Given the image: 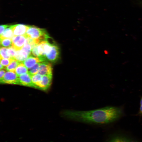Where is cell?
<instances>
[{"label":"cell","instance_id":"1","mask_svg":"<svg viewBox=\"0 0 142 142\" xmlns=\"http://www.w3.org/2000/svg\"><path fill=\"white\" fill-rule=\"evenodd\" d=\"M61 114L64 118L71 120L102 124L112 123L118 120L122 116L123 111L120 107L108 106L86 111L65 110Z\"/></svg>","mask_w":142,"mask_h":142},{"label":"cell","instance_id":"2","mask_svg":"<svg viewBox=\"0 0 142 142\" xmlns=\"http://www.w3.org/2000/svg\"><path fill=\"white\" fill-rule=\"evenodd\" d=\"M26 34L27 36L34 39L37 44L42 41L47 40L50 38L45 29L33 26H29Z\"/></svg>","mask_w":142,"mask_h":142},{"label":"cell","instance_id":"3","mask_svg":"<svg viewBox=\"0 0 142 142\" xmlns=\"http://www.w3.org/2000/svg\"><path fill=\"white\" fill-rule=\"evenodd\" d=\"M0 80L3 84H19L18 76L14 72L7 71Z\"/></svg>","mask_w":142,"mask_h":142},{"label":"cell","instance_id":"4","mask_svg":"<svg viewBox=\"0 0 142 142\" xmlns=\"http://www.w3.org/2000/svg\"><path fill=\"white\" fill-rule=\"evenodd\" d=\"M27 36H14L12 39V47L16 50H21L25 44Z\"/></svg>","mask_w":142,"mask_h":142},{"label":"cell","instance_id":"5","mask_svg":"<svg viewBox=\"0 0 142 142\" xmlns=\"http://www.w3.org/2000/svg\"><path fill=\"white\" fill-rule=\"evenodd\" d=\"M53 44L50 43L47 40L42 41L38 44V48L40 55L39 57L42 56L45 57V55L51 50Z\"/></svg>","mask_w":142,"mask_h":142},{"label":"cell","instance_id":"6","mask_svg":"<svg viewBox=\"0 0 142 142\" xmlns=\"http://www.w3.org/2000/svg\"><path fill=\"white\" fill-rule=\"evenodd\" d=\"M29 26L22 24L11 25L10 28L12 30L14 36L24 35L26 34Z\"/></svg>","mask_w":142,"mask_h":142},{"label":"cell","instance_id":"7","mask_svg":"<svg viewBox=\"0 0 142 142\" xmlns=\"http://www.w3.org/2000/svg\"><path fill=\"white\" fill-rule=\"evenodd\" d=\"M59 49L58 46L53 43L50 52L45 55L46 60L52 62L56 61L59 59Z\"/></svg>","mask_w":142,"mask_h":142},{"label":"cell","instance_id":"8","mask_svg":"<svg viewBox=\"0 0 142 142\" xmlns=\"http://www.w3.org/2000/svg\"><path fill=\"white\" fill-rule=\"evenodd\" d=\"M51 64L46 61L41 62L38 73L42 76L52 75Z\"/></svg>","mask_w":142,"mask_h":142},{"label":"cell","instance_id":"9","mask_svg":"<svg viewBox=\"0 0 142 142\" xmlns=\"http://www.w3.org/2000/svg\"><path fill=\"white\" fill-rule=\"evenodd\" d=\"M52 75L42 76V80L38 86L37 88L45 90L48 89L51 84Z\"/></svg>","mask_w":142,"mask_h":142},{"label":"cell","instance_id":"10","mask_svg":"<svg viewBox=\"0 0 142 142\" xmlns=\"http://www.w3.org/2000/svg\"><path fill=\"white\" fill-rule=\"evenodd\" d=\"M19 85L34 88L32 82L31 75L28 73L22 74L18 76Z\"/></svg>","mask_w":142,"mask_h":142},{"label":"cell","instance_id":"11","mask_svg":"<svg viewBox=\"0 0 142 142\" xmlns=\"http://www.w3.org/2000/svg\"><path fill=\"white\" fill-rule=\"evenodd\" d=\"M42 62L41 60L39 57H34L31 55L22 62L27 68L29 69L36 63Z\"/></svg>","mask_w":142,"mask_h":142},{"label":"cell","instance_id":"12","mask_svg":"<svg viewBox=\"0 0 142 142\" xmlns=\"http://www.w3.org/2000/svg\"><path fill=\"white\" fill-rule=\"evenodd\" d=\"M109 142H137L128 137L121 135H116L112 137Z\"/></svg>","mask_w":142,"mask_h":142},{"label":"cell","instance_id":"13","mask_svg":"<svg viewBox=\"0 0 142 142\" xmlns=\"http://www.w3.org/2000/svg\"><path fill=\"white\" fill-rule=\"evenodd\" d=\"M17 74L20 75L28 73V69L22 62H20L16 68L15 71Z\"/></svg>","mask_w":142,"mask_h":142},{"label":"cell","instance_id":"14","mask_svg":"<svg viewBox=\"0 0 142 142\" xmlns=\"http://www.w3.org/2000/svg\"><path fill=\"white\" fill-rule=\"evenodd\" d=\"M14 36L13 31L10 26L6 28L0 35V38H8L12 39Z\"/></svg>","mask_w":142,"mask_h":142},{"label":"cell","instance_id":"15","mask_svg":"<svg viewBox=\"0 0 142 142\" xmlns=\"http://www.w3.org/2000/svg\"><path fill=\"white\" fill-rule=\"evenodd\" d=\"M42 76L38 73L31 75L32 82L35 88H37L38 85L42 80Z\"/></svg>","mask_w":142,"mask_h":142},{"label":"cell","instance_id":"16","mask_svg":"<svg viewBox=\"0 0 142 142\" xmlns=\"http://www.w3.org/2000/svg\"><path fill=\"white\" fill-rule=\"evenodd\" d=\"M20 63L16 60L14 59L10 64L6 67L5 69L8 71L15 72L16 69Z\"/></svg>","mask_w":142,"mask_h":142},{"label":"cell","instance_id":"17","mask_svg":"<svg viewBox=\"0 0 142 142\" xmlns=\"http://www.w3.org/2000/svg\"><path fill=\"white\" fill-rule=\"evenodd\" d=\"M12 39L8 38H0L1 47L8 48L12 47Z\"/></svg>","mask_w":142,"mask_h":142},{"label":"cell","instance_id":"18","mask_svg":"<svg viewBox=\"0 0 142 142\" xmlns=\"http://www.w3.org/2000/svg\"><path fill=\"white\" fill-rule=\"evenodd\" d=\"M41 62L36 63L33 67L28 69V73L31 75L37 74Z\"/></svg>","mask_w":142,"mask_h":142},{"label":"cell","instance_id":"19","mask_svg":"<svg viewBox=\"0 0 142 142\" xmlns=\"http://www.w3.org/2000/svg\"><path fill=\"white\" fill-rule=\"evenodd\" d=\"M7 48L1 46L0 48V58L4 59L11 58L8 54Z\"/></svg>","mask_w":142,"mask_h":142},{"label":"cell","instance_id":"20","mask_svg":"<svg viewBox=\"0 0 142 142\" xmlns=\"http://www.w3.org/2000/svg\"><path fill=\"white\" fill-rule=\"evenodd\" d=\"M14 59H4L0 58V63L4 67V69L10 64Z\"/></svg>","mask_w":142,"mask_h":142},{"label":"cell","instance_id":"21","mask_svg":"<svg viewBox=\"0 0 142 142\" xmlns=\"http://www.w3.org/2000/svg\"><path fill=\"white\" fill-rule=\"evenodd\" d=\"M22 49L28 53L29 56L31 55L32 48L31 46L28 44H25Z\"/></svg>","mask_w":142,"mask_h":142},{"label":"cell","instance_id":"22","mask_svg":"<svg viewBox=\"0 0 142 142\" xmlns=\"http://www.w3.org/2000/svg\"><path fill=\"white\" fill-rule=\"evenodd\" d=\"M16 50L12 47L7 48V52L8 54L11 58L14 59Z\"/></svg>","mask_w":142,"mask_h":142},{"label":"cell","instance_id":"23","mask_svg":"<svg viewBox=\"0 0 142 142\" xmlns=\"http://www.w3.org/2000/svg\"><path fill=\"white\" fill-rule=\"evenodd\" d=\"M38 44L36 45L31 50L32 54L34 56L37 57H39L40 56V55L39 53L38 48Z\"/></svg>","mask_w":142,"mask_h":142},{"label":"cell","instance_id":"24","mask_svg":"<svg viewBox=\"0 0 142 142\" xmlns=\"http://www.w3.org/2000/svg\"><path fill=\"white\" fill-rule=\"evenodd\" d=\"M10 25H1L0 27V34L1 35L3 32L7 28L9 27Z\"/></svg>","mask_w":142,"mask_h":142},{"label":"cell","instance_id":"25","mask_svg":"<svg viewBox=\"0 0 142 142\" xmlns=\"http://www.w3.org/2000/svg\"><path fill=\"white\" fill-rule=\"evenodd\" d=\"M6 70L5 69H1L0 71V79H2L5 73Z\"/></svg>","mask_w":142,"mask_h":142},{"label":"cell","instance_id":"26","mask_svg":"<svg viewBox=\"0 0 142 142\" xmlns=\"http://www.w3.org/2000/svg\"><path fill=\"white\" fill-rule=\"evenodd\" d=\"M139 114L140 115H142V97H141L140 100V107Z\"/></svg>","mask_w":142,"mask_h":142},{"label":"cell","instance_id":"27","mask_svg":"<svg viewBox=\"0 0 142 142\" xmlns=\"http://www.w3.org/2000/svg\"><path fill=\"white\" fill-rule=\"evenodd\" d=\"M4 69V67L0 63V70Z\"/></svg>","mask_w":142,"mask_h":142}]
</instances>
